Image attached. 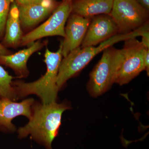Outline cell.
I'll return each instance as SVG.
<instances>
[{"mask_svg":"<svg viewBox=\"0 0 149 149\" xmlns=\"http://www.w3.org/2000/svg\"><path fill=\"white\" fill-rule=\"evenodd\" d=\"M70 108L66 103H34L29 122L17 130L18 138L23 139L30 135L46 149H53L52 143L58 134L63 113Z\"/></svg>","mask_w":149,"mask_h":149,"instance_id":"6da1fadb","label":"cell"},{"mask_svg":"<svg viewBox=\"0 0 149 149\" xmlns=\"http://www.w3.org/2000/svg\"><path fill=\"white\" fill-rule=\"evenodd\" d=\"M149 23L127 34H118L103 42L98 46L81 48L73 50L62 60L57 78V85L59 90L70 78L82 70L96 56L107 48L118 42L131 38L148 35Z\"/></svg>","mask_w":149,"mask_h":149,"instance_id":"7a4b0ae2","label":"cell"},{"mask_svg":"<svg viewBox=\"0 0 149 149\" xmlns=\"http://www.w3.org/2000/svg\"><path fill=\"white\" fill-rule=\"evenodd\" d=\"M62 44L58 50L52 52L48 49L45 54V62L47 65L46 73L39 80L32 83L16 81L12 85L18 99L30 95L38 96L44 104L56 102L59 91L57 85V78L62 61Z\"/></svg>","mask_w":149,"mask_h":149,"instance_id":"3957f363","label":"cell"},{"mask_svg":"<svg viewBox=\"0 0 149 149\" xmlns=\"http://www.w3.org/2000/svg\"><path fill=\"white\" fill-rule=\"evenodd\" d=\"M122 57V49L111 46L103 51L101 58L90 74L87 85L88 91L91 96L95 97L100 96L114 83Z\"/></svg>","mask_w":149,"mask_h":149,"instance_id":"277c9868","label":"cell"},{"mask_svg":"<svg viewBox=\"0 0 149 149\" xmlns=\"http://www.w3.org/2000/svg\"><path fill=\"white\" fill-rule=\"evenodd\" d=\"M148 47L136 38L125 40L122 49L123 57L117 70L114 83L128 84L145 70L144 56Z\"/></svg>","mask_w":149,"mask_h":149,"instance_id":"5b68a950","label":"cell"},{"mask_svg":"<svg viewBox=\"0 0 149 149\" xmlns=\"http://www.w3.org/2000/svg\"><path fill=\"white\" fill-rule=\"evenodd\" d=\"M110 15L119 34H127L149 23L148 11L136 0H113Z\"/></svg>","mask_w":149,"mask_h":149,"instance_id":"8992f818","label":"cell"},{"mask_svg":"<svg viewBox=\"0 0 149 149\" xmlns=\"http://www.w3.org/2000/svg\"><path fill=\"white\" fill-rule=\"evenodd\" d=\"M72 1L63 0L54 10L47 20L39 27L27 33L22 38L23 45L33 43L36 40L49 36L65 37V26L72 12Z\"/></svg>","mask_w":149,"mask_h":149,"instance_id":"52a82bcc","label":"cell"},{"mask_svg":"<svg viewBox=\"0 0 149 149\" xmlns=\"http://www.w3.org/2000/svg\"><path fill=\"white\" fill-rule=\"evenodd\" d=\"M119 34L117 25L110 15H100L91 18L80 47L96 46Z\"/></svg>","mask_w":149,"mask_h":149,"instance_id":"ba28073f","label":"cell"},{"mask_svg":"<svg viewBox=\"0 0 149 149\" xmlns=\"http://www.w3.org/2000/svg\"><path fill=\"white\" fill-rule=\"evenodd\" d=\"M35 100L32 98L17 102L0 96V131L4 133H13L16 127L12 120L19 116L29 119L32 114V107Z\"/></svg>","mask_w":149,"mask_h":149,"instance_id":"9c48e42d","label":"cell"},{"mask_svg":"<svg viewBox=\"0 0 149 149\" xmlns=\"http://www.w3.org/2000/svg\"><path fill=\"white\" fill-rule=\"evenodd\" d=\"M65 28V36L62 44V54L64 57L81 46L92 18L72 13L68 17Z\"/></svg>","mask_w":149,"mask_h":149,"instance_id":"30bf717a","label":"cell"},{"mask_svg":"<svg viewBox=\"0 0 149 149\" xmlns=\"http://www.w3.org/2000/svg\"><path fill=\"white\" fill-rule=\"evenodd\" d=\"M17 6L20 24L25 28L39 23L57 7L55 0H43L38 3Z\"/></svg>","mask_w":149,"mask_h":149,"instance_id":"8fae6325","label":"cell"},{"mask_svg":"<svg viewBox=\"0 0 149 149\" xmlns=\"http://www.w3.org/2000/svg\"><path fill=\"white\" fill-rule=\"evenodd\" d=\"M44 44L40 41L33 43L31 46L16 53L8 55H0V64L10 68L19 77H27L29 74L27 63L29 58L35 52L41 49Z\"/></svg>","mask_w":149,"mask_h":149,"instance_id":"7c38bea8","label":"cell"},{"mask_svg":"<svg viewBox=\"0 0 149 149\" xmlns=\"http://www.w3.org/2000/svg\"><path fill=\"white\" fill-rule=\"evenodd\" d=\"M113 0H74L72 13L87 18L100 15H109Z\"/></svg>","mask_w":149,"mask_h":149,"instance_id":"4fadbf2b","label":"cell"},{"mask_svg":"<svg viewBox=\"0 0 149 149\" xmlns=\"http://www.w3.org/2000/svg\"><path fill=\"white\" fill-rule=\"evenodd\" d=\"M20 25L18 6L15 2L13 1L6 22L3 41L6 45L15 47L21 41L22 37Z\"/></svg>","mask_w":149,"mask_h":149,"instance_id":"5bb4252c","label":"cell"},{"mask_svg":"<svg viewBox=\"0 0 149 149\" xmlns=\"http://www.w3.org/2000/svg\"><path fill=\"white\" fill-rule=\"evenodd\" d=\"M13 78L0 65V96L15 101L19 99L12 85Z\"/></svg>","mask_w":149,"mask_h":149,"instance_id":"9a60e30c","label":"cell"},{"mask_svg":"<svg viewBox=\"0 0 149 149\" xmlns=\"http://www.w3.org/2000/svg\"><path fill=\"white\" fill-rule=\"evenodd\" d=\"M13 1V0H0V38L3 37L5 32L6 22Z\"/></svg>","mask_w":149,"mask_h":149,"instance_id":"2e32d148","label":"cell"},{"mask_svg":"<svg viewBox=\"0 0 149 149\" xmlns=\"http://www.w3.org/2000/svg\"><path fill=\"white\" fill-rule=\"evenodd\" d=\"M17 5L26 6L41 2L43 0H15Z\"/></svg>","mask_w":149,"mask_h":149,"instance_id":"e0dca14e","label":"cell"},{"mask_svg":"<svg viewBox=\"0 0 149 149\" xmlns=\"http://www.w3.org/2000/svg\"><path fill=\"white\" fill-rule=\"evenodd\" d=\"M144 65L145 70L146 71L147 74L149 76V48H147L144 56Z\"/></svg>","mask_w":149,"mask_h":149,"instance_id":"ac0fdd59","label":"cell"},{"mask_svg":"<svg viewBox=\"0 0 149 149\" xmlns=\"http://www.w3.org/2000/svg\"><path fill=\"white\" fill-rule=\"evenodd\" d=\"M139 4L145 9L149 11V0H136Z\"/></svg>","mask_w":149,"mask_h":149,"instance_id":"d6986e66","label":"cell"},{"mask_svg":"<svg viewBox=\"0 0 149 149\" xmlns=\"http://www.w3.org/2000/svg\"><path fill=\"white\" fill-rule=\"evenodd\" d=\"M10 54V52L4 46L0 43V55H8Z\"/></svg>","mask_w":149,"mask_h":149,"instance_id":"ffe728a7","label":"cell"},{"mask_svg":"<svg viewBox=\"0 0 149 149\" xmlns=\"http://www.w3.org/2000/svg\"><path fill=\"white\" fill-rule=\"evenodd\" d=\"M69 1H74V0H69Z\"/></svg>","mask_w":149,"mask_h":149,"instance_id":"44dd1931","label":"cell"}]
</instances>
